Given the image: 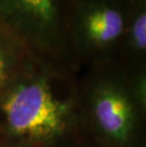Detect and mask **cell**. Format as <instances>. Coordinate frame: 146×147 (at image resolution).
<instances>
[{
    "label": "cell",
    "mask_w": 146,
    "mask_h": 147,
    "mask_svg": "<svg viewBox=\"0 0 146 147\" xmlns=\"http://www.w3.org/2000/svg\"><path fill=\"white\" fill-rule=\"evenodd\" d=\"M82 136L78 75L35 60L0 95V147H69Z\"/></svg>",
    "instance_id": "cell-1"
},
{
    "label": "cell",
    "mask_w": 146,
    "mask_h": 147,
    "mask_svg": "<svg viewBox=\"0 0 146 147\" xmlns=\"http://www.w3.org/2000/svg\"><path fill=\"white\" fill-rule=\"evenodd\" d=\"M78 104L83 136L105 147L146 146V108L118 62L78 75Z\"/></svg>",
    "instance_id": "cell-2"
},
{
    "label": "cell",
    "mask_w": 146,
    "mask_h": 147,
    "mask_svg": "<svg viewBox=\"0 0 146 147\" xmlns=\"http://www.w3.org/2000/svg\"><path fill=\"white\" fill-rule=\"evenodd\" d=\"M76 0H0V24L16 33L32 54L62 72L82 71L70 33Z\"/></svg>",
    "instance_id": "cell-3"
},
{
    "label": "cell",
    "mask_w": 146,
    "mask_h": 147,
    "mask_svg": "<svg viewBox=\"0 0 146 147\" xmlns=\"http://www.w3.org/2000/svg\"><path fill=\"white\" fill-rule=\"evenodd\" d=\"M129 8L127 0H76L70 33L81 68L117 60Z\"/></svg>",
    "instance_id": "cell-4"
},
{
    "label": "cell",
    "mask_w": 146,
    "mask_h": 147,
    "mask_svg": "<svg viewBox=\"0 0 146 147\" xmlns=\"http://www.w3.org/2000/svg\"><path fill=\"white\" fill-rule=\"evenodd\" d=\"M116 62L127 72L146 70V1L130 4Z\"/></svg>",
    "instance_id": "cell-5"
},
{
    "label": "cell",
    "mask_w": 146,
    "mask_h": 147,
    "mask_svg": "<svg viewBox=\"0 0 146 147\" xmlns=\"http://www.w3.org/2000/svg\"><path fill=\"white\" fill-rule=\"evenodd\" d=\"M35 60L27 44L0 24V95Z\"/></svg>",
    "instance_id": "cell-6"
},
{
    "label": "cell",
    "mask_w": 146,
    "mask_h": 147,
    "mask_svg": "<svg viewBox=\"0 0 146 147\" xmlns=\"http://www.w3.org/2000/svg\"><path fill=\"white\" fill-rule=\"evenodd\" d=\"M69 147H105L85 136H82Z\"/></svg>",
    "instance_id": "cell-7"
},
{
    "label": "cell",
    "mask_w": 146,
    "mask_h": 147,
    "mask_svg": "<svg viewBox=\"0 0 146 147\" xmlns=\"http://www.w3.org/2000/svg\"><path fill=\"white\" fill-rule=\"evenodd\" d=\"M129 2V4H135V3L141 2V1H146V0H127Z\"/></svg>",
    "instance_id": "cell-8"
},
{
    "label": "cell",
    "mask_w": 146,
    "mask_h": 147,
    "mask_svg": "<svg viewBox=\"0 0 146 147\" xmlns=\"http://www.w3.org/2000/svg\"><path fill=\"white\" fill-rule=\"evenodd\" d=\"M144 147H146V146H144Z\"/></svg>",
    "instance_id": "cell-9"
}]
</instances>
